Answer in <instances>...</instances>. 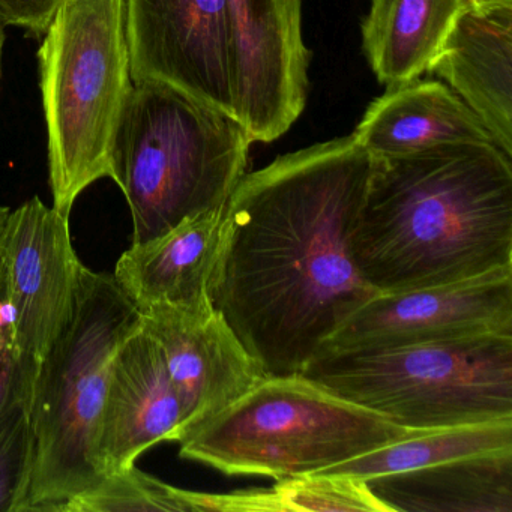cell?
<instances>
[{
  "mask_svg": "<svg viewBox=\"0 0 512 512\" xmlns=\"http://www.w3.org/2000/svg\"><path fill=\"white\" fill-rule=\"evenodd\" d=\"M373 166L350 134L245 173L230 196L211 299L266 376L302 373L376 295L350 253Z\"/></svg>",
  "mask_w": 512,
  "mask_h": 512,
  "instance_id": "6da1fadb",
  "label": "cell"
},
{
  "mask_svg": "<svg viewBox=\"0 0 512 512\" xmlns=\"http://www.w3.org/2000/svg\"><path fill=\"white\" fill-rule=\"evenodd\" d=\"M350 253L377 293L512 268L511 155L491 143H452L374 158Z\"/></svg>",
  "mask_w": 512,
  "mask_h": 512,
  "instance_id": "7a4b0ae2",
  "label": "cell"
},
{
  "mask_svg": "<svg viewBox=\"0 0 512 512\" xmlns=\"http://www.w3.org/2000/svg\"><path fill=\"white\" fill-rule=\"evenodd\" d=\"M140 326L113 275L83 266L71 322L38 367L29 398L34 466L22 512H61L106 475L98 458L110 365Z\"/></svg>",
  "mask_w": 512,
  "mask_h": 512,
  "instance_id": "3957f363",
  "label": "cell"
},
{
  "mask_svg": "<svg viewBox=\"0 0 512 512\" xmlns=\"http://www.w3.org/2000/svg\"><path fill=\"white\" fill-rule=\"evenodd\" d=\"M253 143L244 125L220 110L169 86L134 85L112 175L130 208L131 244L224 208L247 173Z\"/></svg>",
  "mask_w": 512,
  "mask_h": 512,
  "instance_id": "277c9868",
  "label": "cell"
},
{
  "mask_svg": "<svg viewBox=\"0 0 512 512\" xmlns=\"http://www.w3.org/2000/svg\"><path fill=\"white\" fill-rule=\"evenodd\" d=\"M53 208L113 175V149L134 89L125 0H65L38 52Z\"/></svg>",
  "mask_w": 512,
  "mask_h": 512,
  "instance_id": "5b68a950",
  "label": "cell"
},
{
  "mask_svg": "<svg viewBox=\"0 0 512 512\" xmlns=\"http://www.w3.org/2000/svg\"><path fill=\"white\" fill-rule=\"evenodd\" d=\"M409 430L307 379L266 376L179 440V455L226 475L283 479L335 466Z\"/></svg>",
  "mask_w": 512,
  "mask_h": 512,
  "instance_id": "8992f818",
  "label": "cell"
},
{
  "mask_svg": "<svg viewBox=\"0 0 512 512\" xmlns=\"http://www.w3.org/2000/svg\"><path fill=\"white\" fill-rule=\"evenodd\" d=\"M301 374L409 430L512 418V334L326 350Z\"/></svg>",
  "mask_w": 512,
  "mask_h": 512,
  "instance_id": "52a82bcc",
  "label": "cell"
},
{
  "mask_svg": "<svg viewBox=\"0 0 512 512\" xmlns=\"http://www.w3.org/2000/svg\"><path fill=\"white\" fill-rule=\"evenodd\" d=\"M134 85L169 86L236 119L227 0H125Z\"/></svg>",
  "mask_w": 512,
  "mask_h": 512,
  "instance_id": "ba28073f",
  "label": "cell"
},
{
  "mask_svg": "<svg viewBox=\"0 0 512 512\" xmlns=\"http://www.w3.org/2000/svg\"><path fill=\"white\" fill-rule=\"evenodd\" d=\"M0 256L29 403L41 361L76 310L85 265L74 250L70 217L40 197L10 212Z\"/></svg>",
  "mask_w": 512,
  "mask_h": 512,
  "instance_id": "9c48e42d",
  "label": "cell"
},
{
  "mask_svg": "<svg viewBox=\"0 0 512 512\" xmlns=\"http://www.w3.org/2000/svg\"><path fill=\"white\" fill-rule=\"evenodd\" d=\"M487 334H512V268L442 286L376 293L329 338L322 352Z\"/></svg>",
  "mask_w": 512,
  "mask_h": 512,
  "instance_id": "30bf717a",
  "label": "cell"
},
{
  "mask_svg": "<svg viewBox=\"0 0 512 512\" xmlns=\"http://www.w3.org/2000/svg\"><path fill=\"white\" fill-rule=\"evenodd\" d=\"M236 61V119L271 143L304 112L310 52L302 0H227Z\"/></svg>",
  "mask_w": 512,
  "mask_h": 512,
  "instance_id": "8fae6325",
  "label": "cell"
},
{
  "mask_svg": "<svg viewBox=\"0 0 512 512\" xmlns=\"http://www.w3.org/2000/svg\"><path fill=\"white\" fill-rule=\"evenodd\" d=\"M139 311L142 328L160 346L184 406L179 440L265 379L212 301L157 304Z\"/></svg>",
  "mask_w": 512,
  "mask_h": 512,
  "instance_id": "7c38bea8",
  "label": "cell"
},
{
  "mask_svg": "<svg viewBox=\"0 0 512 512\" xmlns=\"http://www.w3.org/2000/svg\"><path fill=\"white\" fill-rule=\"evenodd\" d=\"M184 424V406L163 352L140 322L110 365L98 436L104 475L136 466L137 458L158 443H178Z\"/></svg>",
  "mask_w": 512,
  "mask_h": 512,
  "instance_id": "4fadbf2b",
  "label": "cell"
},
{
  "mask_svg": "<svg viewBox=\"0 0 512 512\" xmlns=\"http://www.w3.org/2000/svg\"><path fill=\"white\" fill-rule=\"evenodd\" d=\"M428 73L445 80L512 157V8H464Z\"/></svg>",
  "mask_w": 512,
  "mask_h": 512,
  "instance_id": "5bb4252c",
  "label": "cell"
},
{
  "mask_svg": "<svg viewBox=\"0 0 512 512\" xmlns=\"http://www.w3.org/2000/svg\"><path fill=\"white\" fill-rule=\"evenodd\" d=\"M224 211L226 206L185 218L148 241L131 244L122 253L113 278L137 310L157 304L212 301Z\"/></svg>",
  "mask_w": 512,
  "mask_h": 512,
  "instance_id": "9a60e30c",
  "label": "cell"
},
{
  "mask_svg": "<svg viewBox=\"0 0 512 512\" xmlns=\"http://www.w3.org/2000/svg\"><path fill=\"white\" fill-rule=\"evenodd\" d=\"M353 136L374 158L403 157L452 143L497 145L484 122L448 86L419 77L386 86Z\"/></svg>",
  "mask_w": 512,
  "mask_h": 512,
  "instance_id": "2e32d148",
  "label": "cell"
},
{
  "mask_svg": "<svg viewBox=\"0 0 512 512\" xmlns=\"http://www.w3.org/2000/svg\"><path fill=\"white\" fill-rule=\"evenodd\" d=\"M394 511L512 512V449L368 479Z\"/></svg>",
  "mask_w": 512,
  "mask_h": 512,
  "instance_id": "e0dca14e",
  "label": "cell"
},
{
  "mask_svg": "<svg viewBox=\"0 0 512 512\" xmlns=\"http://www.w3.org/2000/svg\"><path fill=\"white\" fill-rule=\"evenodd\" d=\"M464 8V0H371L362 50L379 83L397 85L428 73Z\"/></svg>",
  "mask_w": 512,
  "mask_h": 512,
  "instance_id": "ac0fdd59",
  "label": "cell"
},
{
  "mask_svg": "<svg viewBox=\"0 0 512 512\" xmlns=\"http://www.w3.org/2000/svg\"><path fill=\"white\" fill-rule=\"evenodd\" d=\"M509 449H512V418L415 431L403 439L310 475L338 476L365 482L379 476Z\"/></svg>",
  "mask_w": 512,
  "mask_h": 512,
  "instance_id": "d6986e66",
  "label": "cell"
},
{
  "mask_svg": "<svg viewBox=\"0 0 512 512\" xmlns=\"http://www.w3.org/2000/svg\"><path fill=\"white\" fill-rule=\"evenodd\" d=\"M206 511L391 512L364 481L338 476L299 475L277 479L271 488H251L227 494L206 493Z\"/></svg>",
  "mask_w": 512,
  "mask_h": 512,
  "instance_id": "ffe728a7",
  "label": "cell"
},
{
  "mask_svg": "<svg viewBox=\"0 0 512 512\" xmlns=\"http://www.w3.org/2000/svg\"><path fill=\"white\" fill-rule=\"evenodd\" d=\"M188 512L182 488L172 487L136 466L107 475L98 487L71 499L61 512Z\"/></svg>",
  "mask_w": 512,
  "mask_h": 512,
  "instance_id": "44dd1931",
  "label": "cell"
},
{
  "mask_svg": "<svg viewBox=\"0 0 512 512\" xmlns=\"http://www.w3.org/2000/svg\"><path fill=\"white\" fill-rule=\"evenodd\" d=\"M34 466L29 403L17 394L0 410V512H22Z\"/></svg>",
  "mask_w": 512,
  "mask_h": 512,
  "instance_id": "7402d4cb",
  "label": "cell"
},
{
  "mask_svg": "<svg viewBox=\"0 0 512 512\" xmlns=\"http://www.w3.org/2000/svg\"><path fill=\"white\" fill-rule=\"evenodd\" d=\"M17 394L25 397L20 382L19 350L8 301L4 263L0 256V410Z\"/></svg>",
  "mask_w": 512,
  "mask_h": 512,
  "instance_id": "603a6c76",
  "label": "cell"
},
{
  "mask_svg": "<svg viewBox=\"0 0 512 512\" xmlns=\"http://www.w3.org/2000/svg\"><path fill=\"white\" fill-rule=\"evenodd\" d=\"M65 0H0V17L5 25L44 37Z\"/></svg>",
  "mask_w": 512,
  "mask_h": 512,
  "instance_id": "cb8c5ba5",
  "label": "cell"
},
{
  "mask_svg": "<svg viewBox=\"0 0 512 512\" xmlns=\"http://www.w3.org/2000/svg\"><path fill=\"white\" fill-rule=\"evenodd\" d=\"M467 8L490 10V8H512V0H464Z\"/></svg>",
  "mask_w": 512,
  "mask_h": 512,
  "instance_id": "d4e9b609",
  "label": "cell"
},
{
  "mask_svg": "<svg viewBox=\"0 0 512 512\" xmlns=\"http://www.w3.org/2000/svg\"><path fill=\"white\" fill-rule=\"evenodd\" d=\"M11 209L7 206H0V251H2V241H4L5 227H7L8 217Z\"/></svg>",
  "mask_w": 512,
  "mask_h": 512,
  "instance_id": "484cf974",
  "label": "cell"
},
{
  "mask_svg": "<svg viewBox=\"0 0 512 512\" xmlns=\"http://www.w3.org/2000/svg\"><path fill=\"white\" fill-rule=\"evenodd\" d=\"M5 22L0 17V74H2V56H4V46H5Z\"/></svg>",
  "mask_w": 512,
  "mask_h": 512,
  "instance_id": "4316f807",
  "label": "cell"
}]
</instances>
